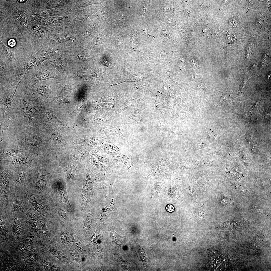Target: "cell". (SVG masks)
<instances>
[{"label":"cell","instance_id":"obj_1","mask_svg":"<svg viewBox=\"0 0 271 271\" xmlns=\"http://www.w3.org/2000/svg\"><path fill=\"white\" fill-rule=\"evenodd\" d=\"M45 108L43 102H38L28 97L24 92L15 97L9 116L14 124L41 126L44 122Z\"/></svg>","mask_w":271,"mask_h":271},{"label":"cell","instance_id":"obj_2","mask_svg":"<svg viewBox=\"0 0 271 271\" xmlns=\"http://www.w3.org/2000/svg\"><path fill=\"white\" fill-rule=\"evenodd\" d=\"M0 5L7 14L14 19L16 24V32L18 34L30 32L29 15L30 13L25 11L15 1H1Z\"/></svg>","mask_w":271,"mask_h":271},{"label":"cell","instance_id":"obj_3","mask_svg":"<svg viewBox=\"0 0 271 271\" xmlns=\"http://www.w3.org/2000/svg\"><path fill=\"white\" fill-rule=\"evenodd\" d=\"M42 42L58 47L60 45H70L79 43L78 33L72 27L61 28L51 31L42 36Z\"/></svg>","mask_w":271,"mask_h":271},{"label":"cell","instance_id":"obj_4","mask_svg":"<svg viewBox=\"0 0 271 271\" xmlns=\"http://www.w3.org/2000/svg\"><path fill=\"white\" fill-rule=\"evenodd\" d=\"M41 127L48 139L49 146L58 154L66 152L74 145L75 139H71L60 133L44 122Z\"/></svg>","mask_w":271,"mask_h":271},{"label":"cell","instance_id":"obj_5","mask_svg":"<svg viewBox=\"0 0 271 271\" xmlns=\"http://www.w3.org/2000/svg\"><path fill=\"white\" fill-rule=\"evenodd\" d=\"M184 206L186 216L200 224L207 222L213 211L206 196L197 202Z\"/></svg>","mask_w":271,"mask_h":271},{"label":"cell","instance_id":"obj_6","mask_svg":"<svg viewBox=\"0 0 271 271\" xmlns=\"http://www.w3.org/2000/svg\"><path fill=\"white\" fill-rule=\"evenodd\" d=\"M60 166L63 169L69 183L75 180L80 173L86 169L83 164L73 160L63 154L56 157Z\"/></svg>","mask_w":271,"mask_h":271},{"label":"cell","instance_id":"obj_7","mask_svg":"<svg viewBox=\"0 0 271 271\" xmlns=\"http://www.w3.org/2000/svg\"><path fill=\"white\" fill-rule=\"evenodd\" d=\"M47 63H44L31 76L25 86V91L31 89L36 84L41 81L51 79H54L60 81L61 78L55 73L54 69L49 68Z\"/></svg>","mask_w":271,"mask_h":271},{"label":"cell","instance_id":"obj_8","mask_svg":"<svg viewBox=\"0 0 271 271\" xmlns=\"http://www.w3.org/2000/svg\"><path fill=\"white\" fill-rule=\"evenodd\" d=\"M76 16L72 12L69 15L64 16H55L44 17L33 21L43 26L56 28L59 29L69 27L71 21Z\"/></svg>","mask_w":271,"mask_h":271},{"label":"cell","instance_id":"obj_9","mask_svg":"<svg viewBox=\"0 0 271 271\" xmlns=\"http://www.w3.org/2000/svg\"><path fill=\"white\" fill-rule=\"evenodd\" d=\"M190 176L199 200L206 196L208 190L211 186L212 182L210 177L201 172H192Z\"/></svg>","mask_w":271,"mask_h":271},{"label":"cell","instance_id":"obj_10","mask_svg":"<svg viewBox=\"0 0 271 271\" xmlns=\"http://www.w3.org/2000/svg\"><path fill=\"white\" fill-rule=\"evenodd\" d=\"M46 81H43L36 84L30 90L24 93L30 99L38 102H43L44 98L50 92V86Z\"/></svg>","mask_w":271,"mask_h":271},{"label":"cell","instance_id":"obj_11","mask_svg":"<svg viewBox=\"0 0 271 271\" xmlns=\"http://www.w3.org/2000/svg\"><path fill=\"white\" fill-rule=\"evenodd\" d=\"M92 148L88 146L74 144L62 154L73 160L82 163L91 153Z\"/></svg>","mask_w":271,"mask_h":271},{"label":"cell","instance_id":"obj_12","mask_svg":"<svg viewBox=\"0 0 271 271\" xmlns=\"http://www.w3.org/2000/svg\"><path fill=\"white\" fill-rule=\"evenodd\" d=\"M71 12L68 8H56L46 10H37L35 13H30L29 22L30 23L40 18L55 16H64L69 15Z\"/></svg>","mask_w":271,"mask_h":271},{"label":"cell","instance_id":"obj_13","mask_svg":"<svg viewBox=\"0 0 271 271\" xmlns=\"http://www.w3.org/2000/svg\"><path fill=\"white\" fill-rule=\"evenodd\" d=\"M11 171L8 167L0 174V187L3 201L6 206L8 205L9 191V183Z\"/></svg>","mask_w":271,"mask_h":271},{"label":"cell","instance_id":"obj_14","mask_svg":"<svg viewBox=\"0 0 271 271\" xmlns=\"http://www.w3.org/2000/svg\"><path fill=\"white\" fill-rule=\"evenodd\" d=\"M21 81L17 85L13 93L8 91L3 92V96L0 102V118L4 119L6 112L10 110L15 98V95L17 88Z\"/></svg>","mask_w":271,"mask_h":271},{"label":"cell","instance_id":"obj_15","mask_svg":"<svg viewBox=\"0 0 271 271\" xmlns=\"http://www.w3.org/2000/svg\"><path fill=\"white\" fill-rule=\"evenodd\" d=\"M41 3L38 10H46L59 8L63 9L69 7L75 0H39Z\"/></svg>","mask_w":271,"mask_h":271},{"label":"cell","instance_id":"obj_16","mask_svg":"<svg viewBox=\"0 0 271 271\" xmlns=\"http://www.w3.org/2000/svg\"><path fill=\"white\" fill-rule=\"evenodd\" d=\"M55 182L60 202L69 213H73V211L69 202L65 182L60 179L56 180Z\"/></svg>","mask_w":271,"mask_h":271},{"label":"cell","instance_id":"obj_17","mask_svg":"<svg viewBox=\"0 0 271 271\" xmlns=\"http://www.w3.org/2000/svg\"><path fill=\"white\" fill-rule=\"evenodd\" d=\"M44 122L50 125L58 128L66 133L70 132V129L65 126L59 120L54 114L52 109H48L44 116Z\"/></svg>","mask_w":271,"mask_h":271},{"label":"cell","instance_id":"obj_18","mask_svg":"<svg viewBox=\"0 0 271 271\" xmlns=\"http://www.w3.org/2000/svg\"><path fill=\"white\" fill-rule=\"evenodd\" d=\"M30 26L31 37L35 39H41V37L44 34L57 30L56 28L43 26L33 21L30 23Z\"/></svg>","mask_w":271,"mask_h":271},{"label":"cell","instance_id":"obj_19","mask_svg":"<svg viewBox=\"0 0 271 271\" xmlns=\"http://www.w3.org/2000/svg\"><path fill=\"white\" fill-rule=\"evenodd\" d=\"M82 164L86 169L90 170L99 171L108 168L107 166L100 163L91 153Z\"/></svg>","mask_w":271,"mask_h":271},{"label":"cell","instance_id":"obj_20","mask_svg":"<svg viewBox=\"0 0 271 271\" xmlns=\"http://www.w3.org/2000/svg\"><path fill=\"white\" fill-rule=\"evenodd\" d=\"M67 61L64 54L62 53L55 59L49 61L46 63L50 64L57 70L62 76L65 75L67 73L68 64Z\"/></svg>","mask_w":271,"mask_h":271},{"label":"cell","instance_id":"obj_21","mask_svg":"<svg viewBox=\"0 0 271 271\" xmlns=\"http://www.w3.org/2000/svg\"><path fill=\"white\" fill-rule=\"evenodd\" d=\"M98 133L102 134H109L117 136L125 140L124 131L122 129L117 126L102 127L99 128Z\"/></svg>","mask_w":271,"mask_h":271},{"label":"cell","instance_id":"obj_22","mask_svg":"<svg viewBox=\"0 0 271 271\" xmlns=\"http://www.w3.org/2000/svg\"><path fill=\"white\" fill-rule=\"evenodd\" d=\"M25 151V150L21 147L3 149L1 150L0 154L3 157H9L17 156Z\"/></svg>","mask_w":271,"mask_h":271},{"label":"cell","instance_id":"obj_23","mask_svg":"<svg viewBox=\"0 0 271 271\" xmlns=\"http://www.w3.org/2000/svg\"><path fill=\"white\" fill-rule=\"evenodd\" d=\"M26 197L28 199L35 209L39 213H43L44 208L39 200L32 195H26Z\"/></svg>","mask_w":271,"mask_h":271},{"label":"cell","instance_id":"obj_24","mask_svg":"<svg viewBox=\"0 0 271 271\" xmlns=\"http://www.w3.org/2000/svg\"><path fill=\"white\" fill-rule=\"evenodd\" d=\"M86 106V101L84 98L80 99L78 101L75 109L70 114L72 115L75 113L85 112L87 111Z\"/></svg>","mask_w":271,"mask_h":271},{"label":"cell","instance_id":"obj_25","mask_svg":"<svg viewBox=\"0 0 271 271\" xmlns=\"http://www.w3.org/2000/svg\"><path fill=\"white\" fill-rule=\"evenodd\" d=\"M36 184L37 187L40 189L45 188L47 184V180L46 176L41 173L37 174Z\"/></svg>","mask_w":271,"mask_h":271},{"label":"cell","instance_id":"obj_26","mask_svg":"<svg viewBox=\"0 0 271 271\" xmlns=\"http://www.w3.org/2000/svg\"><path fill=\"white\" fill-rule=\"evenodd\" d=\"M58 87L65 90H74L77 88V86L73 83L66 82H55L54 83Z\"/></svg>","mask_w":271,"mask_h":271},{"label":"cell","instance_id":"obj_27","mask_svg":"<svg viewBox=\"0 0 271 271\" xmlns=\"http://www.w3.org/2000/svg\"><path fill=\"white\" fill-rule=\"evenodd\" d=\"M18 248L20 252H26L31 249V243L29 242L27 240L25 239L19 244Z\"/></svg>","mask_w":271,"mask_h":271},{"label":"cell","instance_id":"obj_28","mask_svg":"<svg viewBox=\"0 0 271 271\" xmlns=\"http://www.w3.org/2000/svg\"><path fill=\"white\" fill-rule=\"evenodd\" d=\"M13 226L15 233L17 234L21 233L23 231V226L22 223L19 219L17 218L15 219Z\"/></svg>","mask_w":271,"mask_h":271},{"label":"cell","instance_id":"obj_29","mask_svg":"<svg viewBox=\"0 0 271 271\" xmlns=\"http://www.w3.org/2000/svg\"><path fill=\"white\" fill-rule=\"evenodd\" d=\"M50 99L51 101L59 104H67L70 103L65 97L62 96H59L51 97Z\"/></svg>","mask_w":271,"mask_h":271},{"label":"cell","instance_id":"obj_30","mask_svg":"<svg viewBox=\"0 0 271 271\" xmlns=\"http://www.w3.org/2000/svg\"><path fill=\"white\" fill-rule=\"evenodd\" d=\"M118 96L116 94L113 95L103 98L93 100L100 102H111L116 101L117 99Z\"/></svg>","mask_w":271,"mask_h":271},{"label":"cell","instance_id":"obj_31","mask_svg":"<svg viewBox=\"0 0 271 271\" xmlns=\"http://www.w3.org/2000/svg\"><path fill=\"white\" fill-rule=\"evenodd\" d=\"M17 156L10 158L9 160L11 163L15 165H20L25 162L26 159L25 158Z\"/></svg>","mask_w":271,"mask_h":271},{"label":"cell","instance_id":"obj_32","mask_svg":"<svg viewBox=\"0 0 271 271\" xmlns=\"http://www.w3.org/2000/svg\"><path fill=\"white\" fill-rule=\"evenodd\" d=\"M110 234L112 238L115 242L120 243L123 241L124 237L121 236L117 234L115 231H112L110 232Z\"/></svg>","mask_w":271,"mask_h":271},{"label":"cell","instance_id":"obj_33","mask_svg":"<svg viewBox=\"0 0 271 271\" xmlns=\"http://www.w3.org/2000/svg\"><path fill=\"white\" fill-rule=\"evenodd\" d=\"M22 208V205L20 200L18 199L15 200L12 206L13 211H21Z\"/></svg>","mask_w":271,"mask_h":271},{"label":"cell","instance_id":"obj_34","mask_svg":"<svg viewBox=\"0 0 271 271\" xmlns=\"http://www.w3.org/2000/svg\"><path fill=\"white\" fill-rule=\"evenodd\" d=\"M270 58L268 55L266 53H265L263 55L261 60V68L262 69L270 63Z\"/></svg>","mask_w":271,"mask_h":271},{"label":"cell","instance_id":"obj_35","mask_svg":"<svg viewBox=\"0 0 271 271\" xmlns=\"http://www.w3.org/2000/svg\"><path fill=\"white\" fill-rule=\"evenodd\" d=\"M35 258V254L34 253H31L24 256L23 260L26 262L29 263L33 261Z\"/></svg>","mask_w":271,"mask_h":271},{"label":"cell","instance_id":"obj_36","mask_svg":"<svg viewBox=\"0 0 271 271\" xmlns=\"http://www.w3.org/2000/svg\"><path fill=\"white\" fill-rule=\"evenodd\" d=\"M25 173L22 171L20 172L18 175L16 179V184L17 185L21 184L23 182L25 177Z\"/></svg>","mask_w":271,"mask_h":271},{"label":"cell","instance_id":"obj_37","mask_svg":"<svg viewBox=\"0 0 271 271\" xmlns=\"http://www.w3.org/2000/svg\"><path fill=\"white\" fill-rule=\"evenodd\" d=\"M9 120L8 118L6 119L0 118V131L3 133L4 130L8 129V126L7 125L6 123Z\"/></svg>","mask_w":271,"mask_h":271},{"label":"cell","instance_id":"obj_38","mask_svg":"<svg viewBox=\"0 0 271 271\" xmlns=\"http://www.w3.org/2000/svg\"><path fill=\"white\" fill-rule=\"evenodd\" d=\"M103 116H100L96 117L94 119V121L97 123H102L108 120L107 117Z\"/></svg>","mask_w":271,"mask_h":271},{"label":"cell","instance_id":"obj_39","mask_svg":"<svg viewBox=\"0 0 271 271\" xmlns=\"http://www.w3.org/2000/svg\"><path fill=\"white\" fill-rule=\"evenodd\" d=\"M253 48L251 44H249L247 46L246 52V58H248L252 54L253 52Z\"/></svg>","mask_w":271,"mask_h":271},{"label":"cell","instance_id":"obj_40","mask_svg":"<svg viewBox=\"0 0 271 271\" xmlns=\"http://www.w3.org/2000/svg\"><path fill=\"white\" fill-rule=\"evenodd\" d=\"M256 21L257 24L259 27L262 26L264 24V20L263 17L260 14H258L256 16Z\"/></svg>","mask_w":271,"mask_h":271},{"label":"cell","instance_id":"obj_41","mask_svg":"<svg viewBox=\"0 0 271 271\" xmlns=\"http://www.w3.org/2000/svg\"><path fill=\"white\" fill-rule=\"evenodd\" d=\"M250 78V77H249L247 79H245L244 80L242 81L241 83L239 92V94L240 95H241L243 89L246 85L247 81Z\"/></svg>","mask_w":271,"mask_h":271},{"label":"cell","instance_id":"obj_42","mask_svg":"<svg viewBox=\"0 0 271 271\" xmlns=\"http://www.w3.org/2000/svg\"><path fill=\"white\" fill-rule=\"evenodd\" d=\"M76 58L82 61H88L92 59V58L87 57L86 56L81 54H78L76 56Z\"/></svg>","mask_w":271,"mask_h":271},{"label":"cell","instance_id":"obj_43","mask_svg":"<svg viewBox=\"0 0 271 271\" xmlns=\"http://www.w3.org/2000/svg\"><path fill=\"white\" fill-rule=\"evenodd\" d=\"M58 215L61 218H64L66 216V214L65 211L62 209H59L58 211Z\"/></svg>","mask_w":271,"mask_h":271},{"label":"cell","instance_id":"obj_44","mask_svg":"<svg viewBox=\"0 0 271 271\" xmlns=\"http://www.w3.org/2000/svg\"><path fill=\"white\" fill-rule=\"evenodd\" d=\"M52 252L54 255L58 258H61L62 257V255L61 253L57 250H53L52 251Z\"/></svg>","mask_w":271,"mask_h":271},{"label":"cell","instance_id":"obj_45","mask_svg":"<svg viewBox=\"0 0 271 271\" xmlns=\"http://www.w3.org/2000/svg\"><path fill=\"white\" fill-rule=\"evenodd\" d=\"M166 209L170 213L173 212L175 210L174 206L171 204L168 205L166 207Z\"/></svg>","mask_w":271,"mask_h":271},{"label":"cell","instance_id":"obj_46","mask_svg":"<svg viewBox=\"0 0 271 271\" xmlns=\"http://www.w3.org/2000/svg\"><path fill=\"white\" fill-rule=\"evenodd\" d=\"M51 263L49 262H46L44 263V267L46 270H49L52 267Z\"/></svg>","mask_w":271,"mask_h":271},{"label":"cell","instance_id":"obj_47","mask_svg":"<svg viewBox=\"0 0 271 271\" xmlns=\"http://www.w3.org/2000/svg\"><path fill=\"white\" fill-rule=\"evenodd\" d=\"M62 238L63 240L66 242L69 241V238L67 235L66 233L63 234L62 236Z\"/></svg>","mask_w":271,"mask_h":271},{"label":"cell","instance_id":"obj_48","mask_svg":"<svg viewBox=\"0 0 271 271\" xmlns=\"http://www.w3.org/2000/svg\"><path fill=\"white\" fill-rule=\"evenodd\" d=\"M71 257L73 259L76 260L78 259V256L76 254L74 253L71 254Z\"/></svg>","mask_w":271,"mask_h":271}]
</instances>
